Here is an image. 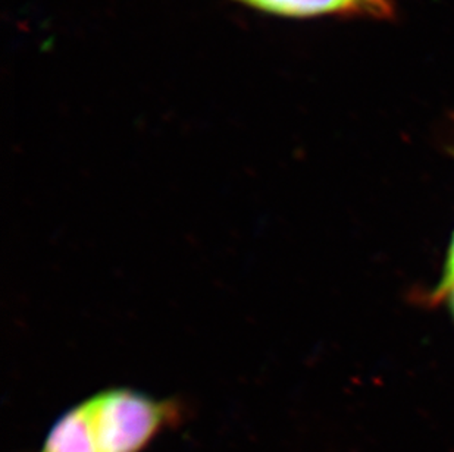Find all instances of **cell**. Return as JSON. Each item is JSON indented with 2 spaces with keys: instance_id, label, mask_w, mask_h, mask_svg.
<instances>
[{
  "instance_id": "cell-1",
  "label": "cell",
  "mask_w": 454,
  "mask_h": 452,
  "mask_svg": "<svg viewBox=\"0 0 454 452\" xmlns=\"http://www.w3.org/2000/svg\"><path fill=\"white\" fill-rule=\"evenodd\" d=\"M183 416L178 400L105 389L60 414L37 452H142Z\"/></svg>"
},
{
  "instance_id": "cell-2",
  "label": "cell",
  "mask_w": 454,
  "mask_h": 452,
  "mask_svg": "<svg viewBox=\"0 0 454 452\" xmlns=\"http://www.w3.org/2000/svg\"><path fill=\"white\" fill-rule=\"evenodd\" d=\"M243 4L283 17H321V15H364L387 18L393 8L375 0H240Z\"/></svg>"
},
{
  "instance_id": "cell-3",
  "label": "cell",
  "mask_w": 454,
  "mask_h": 452,
  "mask_svg": "<svg viewBox=\"0 0 454 452\" xmlns=\"http://www.w3.org/2000/svg\"><path fill=\"white\" fill-rule=\"evenodd\" d=\"M451 288H454V234L453 238H451L450 247H449V253H447L446 265H444L442 277H440V282H438L437 286L434 288L433 292L429 295V300L433 303H438L440 300L446 299Z\"/></svg>"
},
{
  "instance_id": "cell-4",
  "label": "cell",
  "mask_w": 454,
  "mask_h": 452,
  "mask_svg": "<svg viewBox=\"0 0 454 452\" xmlns=\"http://www.w3.org/2000/svg\"><path fill=\"white\" fill-rule=\"evenodd\" d=\"M447 301H449V308H450L451 315H453L454 317V288H451L450 292L447 294Z\"/></svg>"
},
{
  "instance_id": "cell-5",
  "label": "cell",
  "mask_w": 454,
  "mask_h": 452,
  "mask_svg": "<svg viewBox=\"0 0 454 452\" xmlns=\"http://www.w3.org/2000/svg\"><path fill=\"white\" fill-rule=\"evenodd\" d=\"M375 2L384 4V6H387V8H393V4H391L390 0H375Z\"/></svg>"
}]
</instances>
